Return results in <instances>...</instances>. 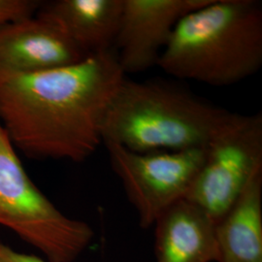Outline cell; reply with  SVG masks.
Masks as SVG:
<instances>
[{"instance_id": "1", "label": "cell", "mask_w": 262, "mask_h": 262, "mask_svg": "<svg viewBox=\"0 0 262 262\" xmlns=\"http://www.w3.org/2000/svg\"><path fill=\"white\" fill-rule=\"evenodd\" d=\"M124 78L114 50L43 72H0V123L29 159L82 162L102 144L104 118Z\"/></svg>"}, {"instance_id": "2", "label": "cell", "mask_w": 262, "mask_h": 262, "mask_svg": "<svg viewBox=\"0 0 262 262\" xmlns=\"http://www.w3.org/2000/svg\"><path fill=\"white\" fill-rule=\"evenodd\" d=\"M262 66V6L256 0H210L179 20L158 66L169 75L223 86Z\"/></svg>"}, {"instance_id": "3", "label": "cell", "mask_w": 262, "mask_h": 262, "mask_svg": "<svg viewBox=\"0 0 262 262\" xmlns=\"http://www.w3.org/2000/svg\"><path fill=\"white\" fill-rule=\"evenodd\" d=\"M228 113L179 84L124 78L105 115L102 144L137 152L205 149Z\"/></svg>"}, {"instance_id": "4", "label": "cell", "mask_w": 262, "mask_h": 262, "mask_svg": "<svg viewBox=\"0 0 262 262\" xmlns=\"http://www.w3.org/2000/svg\"><path fill=\"white\" fill-rule=\"evenodd\" d=\"M0 225L44 253L73 262L94 239L93 228L62 214L28 177L0 123Z\"/></svg>"}, {"instance_id": "5", "label": "cell", "mask_w": 262, "mask_h": 262, "mask_svg": "<svg viewBox=\"0 0 262 262\" xmlns=\"http://www.w3.org/2000/svg\"><path fill=\"white\" fill-rule=\"evenodd\" d=\"M261 166V113L229 112L208 141L203 164L185 199L216 224Z\"/></svg>"}, {"instance_id": "6", "label": "cell", "mask_w": 262, "mask_h": 262, "mask_svg": "<svg viewBox=\"0 0 262 262\" xmlns=\"http://www.w3.org/2000/svg\"><path fill=\"white\" fill-rule=\"evenodd\" d=\"M104 145L142 228L155 225L167 209L186 198L205 157V149L137 152L112 142Z\"/></svg>"}, {"instance_id": "7", "label": "cell", "mask_w": 262, "mask_h": 262, "mask_svg": "<svg viewBox=\"0 0 262 262\" xmlns=\"http://www.w3.org/2000/svg\"><path fill=\"white\" fill-rule=\"evenodd\" d=\"M210 0H123L114 47L124 75L158 66L179 20Z\"/></svg>"}, {"instance_id": "8", "label": "cell", "mask_w": 262, "mask_h": 262, "mask_svg": "<svg viewBox=\"0 0 262 262\" xmlns=\"http://www.w3.org/2000/svg\"><path fill=\"white\" fill-rule=\"evenodd\" d=\"M85 57L63 31L36 14L0 25V72L32 74Z\"/></svg>"}, {"instance_id": "9", "label": "cell", "mask_w": 262, "mask_h": 262, "mask_svg": "<svg viewBox=\"0 0 262 262\" xmlns=\"http://www.w3.org/2000/svg\"><path fill=\"white\" fill-rule=\"evenodd\" d=\"M123 0H56L42 2L36 15L56 25L86 56L111 51Z\"/></svg>"}, {"instance_id": "10", "label": "cell", "mask_w": 262, "mask_h": 262, "mask_svg": "<svg viewBox=\"0 0 262 262\" xmlns=\"http://www.w3.org/2000/svg\"><path fill=\"white\" fill-rule=\"evenodd\" d=\"M156 262L217 261L215 222L182 199L156 222Z\"/></svg>"}, {"instance_id": "11", "label": "cell", "mask_w": 262, "mask_h": 262, "mask_svg": "<svg viewBox=\"0 0 262 262\" xmlns=\"http://www.w3.org/2000/svg\"><path fill=\"white\" fill-rule=\"evenodd\" d=\"M216 262H262V166L215 225Z\"/></svg>"}, {"instance_id": "12", "label": "cell", "mask_w": 262, "mask_h": 262, "mask_svg": "<svg viewBox=\"0 0 262 262\" xmlns=\"http://www.w3.org/2000/svg\"><path fill=\"white\" fill-rule=\"evenodd\" d=\"M41 4L42 1L38 0H0V25L32 17Z\"/></svg>"}, {"instance_id": "13", "label": "cell", "mask_w": 262, "mask_h": 262, "mask_svg": "<svg viewBox=\"0 0 262 262\" xmlns=\"http://www.w3.org/2000/svg\"><path fill=\"white\" fill-rule=\"evenodd\" d=\"M0 262H50L45 261L35 255L18 253L8 246L0 242Z\"/></svg>"}]
</instances>
